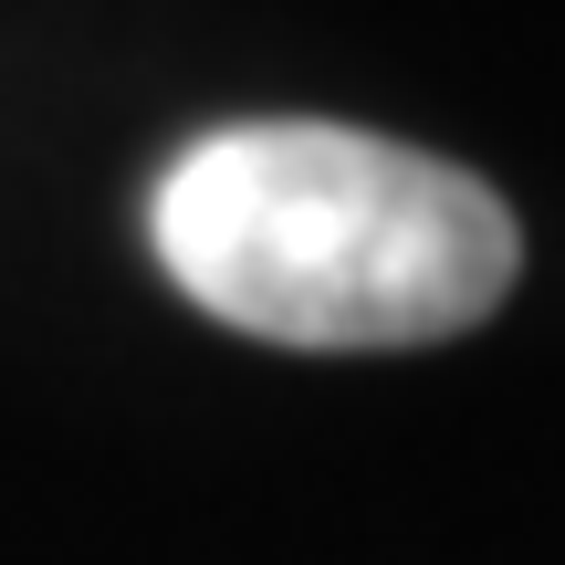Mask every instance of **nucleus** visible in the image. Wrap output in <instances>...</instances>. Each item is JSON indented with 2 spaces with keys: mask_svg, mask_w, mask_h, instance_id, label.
I'll return each instance as SVG.
<instances>
[{
  "mask_svg": "<svg viewBox=\"0 0 565 565\" xmlns=\"http://www.w3.org/2000/svg\"><path fill=\"white\" fill-rule=\"evenodd\" d=\"M147 242L200 315L315 356L429 345L513 294V210L471 168L315 116L221 126L168 158Z\"/></svg>",
  "mask_w": 565,
  "mask_h": 565,
  "instance_id": "f257e3e1",
  "label": "nucleus"
}]
</instances>
